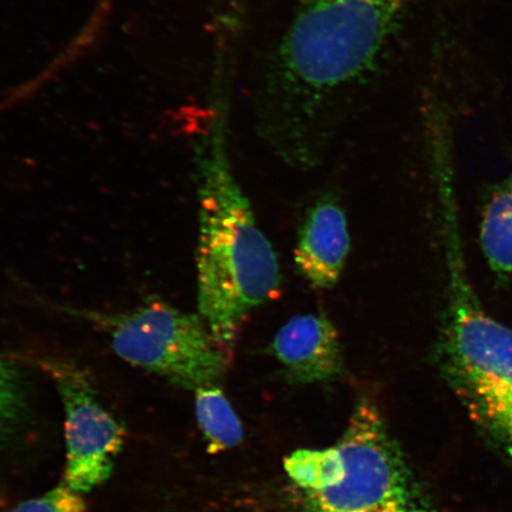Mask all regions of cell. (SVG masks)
<instances>
[{"label":"cell","instance_id":"4fadbf2b","mask_svg":"<svg viewBox=\"0 0 512 512\" xmlns=\"http://www.w3.org/2000/svg\"><path fill=\"white\" fill-rule=\"evenodd\" d=\"M24 389L21 371L0 355V440L15 427L23 411Z\"/></svg>","mask_w":512,"mask_h":512},{"label":"cell","instance_id":"9c48e42d","mask_svg":"<svg viewBox=\"0 0 512 512\" xmlns=\"http://www.w3.org/2000/svg\"><path fill=\"white\" fill-rule=\"evenodd\" d=\"M476 424L512 458V382L465 369H444Z\"/></svg>","mask_w":512,"mask_h":512},{"label":"cell","instance_id":"3957f363","mask_svg":"<svg viewBox=\"0 0 512 512\" xmlns=\"http://www.w3.org/2000/svg\"><path fill=\"white\" fill-rule=\"evenodd\" d=\"M66 311L104 331L121 360L183 388L219 384L233 360L198 313L162 300L124 312Z\"/></svg>","mask_w":512,"mask_h":512},{"label":"cell","instance_id":"52a82bcc","mask_svg":"<svg viewBox=\"0 0 512 512\" xmlns=\"http://www.w3.org/2000/svg\"><path fill=\"white\" fill-rule=\"evenodd\" d=\"M351 251L348 216L335 192L320 194L300 221L294 266L300 277L317 291L335 288Z\"/></svg>","mask_w":512,"mask_h":512},{"label":"cell","instance_id":"5b68a950","mask_svg":"<svg viewBox=\"0 0 512 512\" xmlns=\"http://www.w3.org/2000/svg\"><path fill=\"white\" fill-rule=\"evenodd\" d=\"M64 411L66 469L63 483L85 494L111 477L124 444V430L102 405L92 381L72 363L46 360Z\"/></svg>","mask_w":512,"mask_h":512},{"label":"cell","instance_id":"5bb4252c","mask_svg":"<svg viewBox=\"0 0 512 512\" xmlns=\"http://www.w3.org/2000/svg\"><path fill=\"white\" fill-rule=\"evenodd\" d=\"M8 512H87L81 492L61 483L40 497L28 499Z\"/></svg>","mask_w":512,"mask_h":512},{"label":"cell","instance_id":"7a4b0ae2","mask_svg":"<svg viewBox=\"0 0 512 512\" xmlns=\"http://www.w3.org/2000/svg\"><path fill=\"white\" fill-rule=\"evenodd\" d=\"M406 0H299L279 48L281 75L296 94L323 98L368 72Z\"/></svg>","mask_w":512,"mask_h":512},{"label":"cell","instance_id":"8fae6325","mask_svg":"<svg viewBox=\"0 0 512 512\" xmlns=\"http://www.w3.org/2000/svg\"><path fill=\"white\" fill-rule=\"evenodd\" d=\"M198 427L207 440L210 453H220L241 444L243 428L239 416L219 384L194 390Z\"/></svg>","mask_w":512,"mask_h":512},{"label":"cell","instance_id":"277c9868","mask_svg":"<svg viewBox=\"0 0 512 512\" xmlns=\"http://www.w3.org/2000/svg\"><path fill=\"white\" fill-rule=\"evenodd\" d=\"M336 445L342 476L328 488L304 492V512H438L370 399L358 401Z\"/></svg>","mask_w":512,"mask_h":512},{"label":"cell","instance_id":"8992f818","mask_svg":"<svg viewBox=\"0 0 512 512\" xmlns=\"http://www.w3.org/2000/svg\"><path fill=\"white\" fill-rule=\"evenodd\" d=\"M451 260L450 300L441 343L443 368L512 382V329L484 311L462 277L458 255Z\"/></svg>","mask_w":512,"mask_h":512},{"label":"cell","instance_id":"30bf717a","mask_svg":"<svg viewBox=\"0 0 512 512\" xmlns=\"http://www.w3.org/2000/svg\"><path fill=\"white\" fill-rule=\"evenodd\" d=\"M480 243L492 271L512 280V178L486 204Z\"/></svg>","mask_w":512,"mask_h":512},{"label":"cell","instance_id":"7c38bea8","mask_svg":"<svg viewBox=\"0 0 512 512\" xmlns=\"http://www.w3.org/2000/svg\"><path fill=\"white\" fill-rule=\"evenodd\" d=\"M284 466L288 478L304 494L335 484L342 476L343 458L337 445L324 450H298L285 459Z\"/></svg>","mask_w":512,"mask_h":512},{"label":"cell","instance_id":"6da1fadb","mask_svg":"<svg viewBox=\"0 0 512 512\" xmlns=\"http://www.w3.org/2000/svg\"><path fill=\"white\" fill-rule=\"evenodd\" d=\"M197 313L234 355L243 326L283 287L279 258L230 162L219 121L196 150Z\"/></svg>","mask_w":512,"mask_h":512},{"label":"cell","instance_id":"ba28073f","mask_svg":"<svg viewBox=\"0 0 512 512\" xmlns=\"http://www.w3.org/2000/svg\"><path fill=\"white\" fill-rule=\"evenodd\" d=\"M267 351L293 383H328L343 374L341 335L323 311L288 319L274 335Z\"/></svg>","mask_w":512,"mask_h":512}]
</instances>
